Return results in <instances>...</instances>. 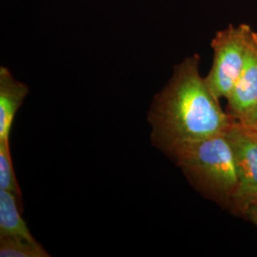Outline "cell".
<instances>
[{
    "label": "cell",
    "mask_w": 257,
    "mask_h": 257,
    "mask_svg": "<svg viewBox=\"0 0 257 257\" xmlns=\"http://www.w3.org/2000/svg\"><path fill=\"white\" fill-rule=\"evenodd\" d=\"M200 56H188L175 65L148 111L152 144L164 154L187 142L225 133L232 119L199 73Z\"/></svg>",
    "instance_id": "6da1fadb"
},
{
    "label": "cell",
    "mask_w": 257,
    "mask_h": 257,
    "mask_svg": "<svg viewBox=\"0 0 257 257\" xmlns=\"http://www.w3.org/2000/svg\"><path fill=\"white\" fill-rule=\"evenodd\" d=\"M226 132L180 144L166 156L181 169L196 192L230 211L238 190V177Z\"/></svg>",
    "instance_id": "7a4b0ae2"
},
{
    "label": "cell",
    "mask_w": 257,
    "mask_h": 257,
    "mask_svg": "<svg viewBox=\"0 0 257 257\" xmlns=\"http://www.w3.org/2000/svg\"><path fill=\"white\" fill-rule=\"evenodd\" d=\"M252 33L248 24H230L212 38L213 60L205 79L217 99H227L232 91L245 64Z\"/></svg>",
    "instance_id": "3957f363"
},
{
    "label": "cell",
    "mask_w": 257,
    "mask_h": 257,
    "mask_svg": "<svg viewBox=\"0 0 257 257\" xmlns=\"http://www.w3.org/2000/svg\"><path fill=\"white\" fill-rule=\"evenodd\" d=\"M226 134L238 177V190L230 211L245 216L248 207L257 202V132L232 120Z\"/></svg>",
    "instance_id": "277c9868"
},
{
    "label": "cell",
    "mask_w": 257,
    "mask_h": 257,
    "mask_svg": "<svg viewBox=\"0 0 257 257\" xmlns=\"http://www.w3.org/2000/svg\"><path fill=\"white\" fill-rule=\"evenodd\" d=\"M227 100V113L236 122L245 119L257 104V32L251 35L243 70Z\"/></svg>",
    "instance_id": "5b68a950"
},
{
    "label": "cell",
    "mask_w": 257,
    "mask_h": 257,
    "mask_svg": "<svg viewBox=\"0 0 257 257\" xmlns=\"http://www.w3.org/2000/svg\"><path fill=\"white\" fill-rule=\"evenodd\" d=\"M29 94V88L6 67L0 68V141H10L17 111Z\"/></svg>",
    "instance_id": "8992f818"
},
{
    "label": "cell",
    "mask_w": 257,
    "mask_h": 257,
    "mask_svg": "<svg viewBox=\"0 0 257 257\" xmlns=\"http://www.w3.org/2000/svg\"><path fill=\"white\" fill-rule=\"evenodd\" d=\"M20 199L16 193L0 190V237L36 240L21 216L19 210Z\"/></svg>",
    "instance_id": "52a82bcc"
},
{
    "label": "cell",
    "mask_w": 257,
    "mask_h": 257,
    "mask_svg": "<svg viewBox=\"0 0 257 257\" xmlns=\"http://www.w3.org/2000/svg\"><path fill=\"white\" fill-rule=\"evenodd\" d=\"M1 257H49L50 254L37 240L0 237Z\"/></svg>",
    "instance_id": "ba28073f"
},
{
    "label": "cell",
    "mask_w": 257,
    "mask_h": 257,
    "mask_svg": "<svg viewBox=\"0 0 257 257\" xmlns=\"http://www.w3.org/2000/svg\"><path fill=\"white\" fill-rule=\"evenodd\" d=\"M0 190L16 193L21 198V191L13 166L10 141H0Z\"/></svg>",
    "instance_id": "9c48e42d"
},
{
    "label": "cell",
    "mask_w": 257,
    "mask_h": 257,
    "mask_svg": "<svg viewBox=\"0 0 257 257\" xmlns=\"http://www.w3.org/2000/svg\"><path fill=\"white\" fill-rule=\"evenodd\" d=\"M239 123H241V124L245 125L246 127L257 132V104L254 106V108L251 110V111L248 113V116Z\"/></svg>",
    "instance_id": "30bf717a"
},
{
    "label": "cell",
    "mask_w": 257,
    "mask_h": 257,
    "mask_svg": "<svg viewBox=\"0 0 257 257\" xmlns=\"http://www.w3.org/2000/svg\"><path fill=\"white\" fill-rule=\"evenodd\" d=\"M245 217L251 221L257 227V202L252 203L246 211Z\"/></svg>",
    "instance_id": "8fae6325"
}]
</instances>
